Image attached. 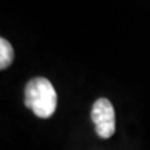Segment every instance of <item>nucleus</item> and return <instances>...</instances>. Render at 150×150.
Wrapping results in <instances>:
<instances>
[{
  "label": "nucleus",
  "mask_w": 150,
  "mask_h": 150,
  "mask_svg": "<svg viewBox=\"0 0 150 150\" xmlns=\"http://www.w3.org/2000/svg\"><path fill=\"white\" fill-rule=\"evenodd\" d=\"M13 60H14V50L11 47L10 42L1 38L0 39V70L8 68Z\"/></svg>",
  "instance_id": "obj_3"
},
{
  "label": "nucleus",
  "mask_w": 150,
  "mask_h": 150,
  "mask_svg": "<svg viewBox=\"0 0 150 150\" xmlns=\"http://www.w3.org/2000/svg\"><path fill=\"white\" fill-rule=\"evenodd\" d=\"M25 106L39 118H50L57 107V93L43 76L33 78L25 86Z\"/></svg>",
  "instance_id": "obj_1"
},
{
  "label": "nucleus",
  "mask_w": 150,
  "mask_h": 150,
  "mask_svg": "<svg viewBox=\"0 0 150 150\" xmlns=\"http://www.w3.org/2000/svg\"><path fill=\"white\" fill-rule=\"evenodd\" d=\"M92 121L96 127L97 135L103 139L111 138L115 132V112L110 100L99 99L92 107Z\"/></svg>",
  "instance_id": "obj_2"
}]
</instances>
